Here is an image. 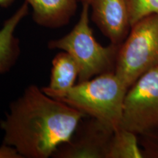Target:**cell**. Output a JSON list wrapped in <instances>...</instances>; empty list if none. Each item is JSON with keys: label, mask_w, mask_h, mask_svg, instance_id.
Wrapping results in <instances>:
<instances>
[{"label": "cell", "mask_w": 158, "mask_h": 158, "mask_svg": "<svg viewBox=\"0 0 158 158\" xmlns=\"http://www.w3.org/2000/svg\"><path fill=\"white\" fill-rule=\"evenodd\" d=\"M158 65V14L143 18L131 27L118 49L114 73L129 89Z\"/></svg>", "instance_id": "4"}, {"label": "cell", "mask_w": 158, "mask_h": 158, "mask_svg": "<svg viewBox=\"0 0 158 158\" xmlns=\"http://www.w3.org/2000/svg\"><path fill=\"white\" fill-rule=\"evenodd\" d=\"M15 2V0H0V7L7 8Z\"/></svg>", "instance_id": "15"}, {"label": "cell", "mask_w": 158, "mask_h": 158, "mask_svg": "<svg viewBox=\"0 0 158 158\" xmlns=\"http://www.w3.org/2000/svg\"><path fill=\"white\" fill-rule=\"evenodd\" d=\"M0 158H23L14 148L3 143L0 146Z\"/></svg>", "instance_id": "14"}, {"label": "cell", "mask_w": 158, "mask_h": 158, "mask_svg": "<svg viewBox=\"0 0 158 158\" xmlns=\"http://www.w3.org/2000/svg\"><path fill=\"white\" fill-rule=\"evenodd\" d=\"M81 15L68 34L48 43L51 50L66 51L78 67V82L115 70L120 45L112 43L103 46L94 37L89 25L90 0H81Z\"/></svg>", "instance_id": "2"}, {"label": "cell", "mask_w": 158, "mask_h": 158, "mask_svg": "<svg viewBox=\"0 0 158 158\" xmlns=\"http://www.w3.org/2000/svg\"><path fill=\"white\" fill-rule=\"evenodd\" d=\"M85 116L36 85H29L10 103L5 118L0 120L3 143L14 148L23 158L52 157L59 146L70 140Z\"/></svg>", "instance_id": "1"}, {"label": "cell", "mask_w": 158, "mask_h": 158, "mask_svg": "<svg viewBox=\"0 0 158 158\" xmlns=\"http://www.w3.org/2000/svg\"><path fill=\"white\" fill-rule=\"evenodd\" d=\"M121 127L138 136L158 132V65L139 77L127 89Z\"/></svg>", "instance_id": "5"}, {"label": "cell", "mask_w": 158, "mask_h": 158, "mask_svg": "<svg viewBox=\"0 0 158 158\" xmlns=\"http://www.w3.org/2000/svg\"><path fill=\"white\" fill-rule=\"evenodd\" d=\"M114 130L95 118L85 116L70 140L59 146L52 157L107 158Z\"/></svg>", "instance_id": "6"}, {"label": "cell", "mask_w": 158, "mask_h": 158, "mask_svg": "<svg viewBox=\"0 0 158 158\" xmlns=\"http://www.w3.org/2000/svg\"><path fill=\"white\" fill-rule=\"evenodd\" d=\"M127 89L114 71L78 82L59 100L116 130Z\"/></svg>", "instance_id": "3"}, {"label": "cell", "mask_w": 158, "mask_h": 158, "mask_svg": "<svg viewBox=\"0 0 158 158\" xmlns=\"http://www.w3.org/2000/svg\"><path fill=\"white\" fill-rule=\"evenodd\" d=\"M78 78V67L75 59L66 51L55 55L52 60L50 81L41 88L45 94L59 100L76 85Z\"/></svg>", "instance_id": "10"}, {"label": "cell", "mask_w": 158, "mask_h": 158, "mask_svg": "<svg viewBox=\"0 0 158 158\" xmlns=\"http://www.w3.org/2000/svg\"><path fill=\"white\" fill-rule=\"evenodd\" d=\"M129 11L131 27L143 18L158 14V0H125Z\"/></svg>", "instance_id": "12"}, {"label": "cell", "mask_w": 158, "mask_h": 158, "mask_svg": "<svg viewBox=\"0 0 158 158\" xmlns=\"http://www.w3.org/2000/svg\"><path fill=\"white\" fill-rule=\"evenodd\" d=\"M91 19L110 43L121 45L131 29L125 0H90Z\"/></svg>", "instance_id": "7"}, {"label": "cell", "mask_w": 158, "mask_h": 158, "mask_svg": "<svg viewBox=\"0 0 158 158\" xmlns=\"http://www.w3.org/2000/svg\"><path fill=\"white\" fill-rule=\"evenodd\" d=\"M144 158H158V132L138 136Z\"/></svg>", "instance_id": "13"}, {"label": "cell", "mask_w": 158, "mask_h": 158, "mask_svg": "<svg viewBox=\"0 0 158 158\" xmlns=\"http://www.w3.org/2000/svg\"><path fill=\"white\" fill-rule=\"evenodd\" d=\"M107 158H144L138 135L122 127L114 130Z\"/></svg>", "instance_id": "11"}, {"label": "cell", "mask_w": 158, "mask_h": 158, "mask_svg": "<svg viewBox=\"0 0 158 158\" xmlns=\"http://www.w3.org/2000/svg\"><path fill=\"white\" fill-rule=\"evenodd\" d=\"M32 10V19L37 25L48 29L64 27L78 9L77 0H25Z\"/></svg>", "instance_id": "8"}, {"label": "cell", "mask_w": 158, "mask_h": 158, "mask_svg": "<svg viewBox=\"0 0 158 158\" xmlns=\"http://www.w3.org/2000/svg\"><path fill=\"white\" fill-rule=\"evenodd\" d=\"M29 6L26 2L9 19L5 20L0 29V75L10 72L21 55L20 40L15 37L18 25L28 15Z\"/></svg>", "instance_id": "9"}]
</instances>
